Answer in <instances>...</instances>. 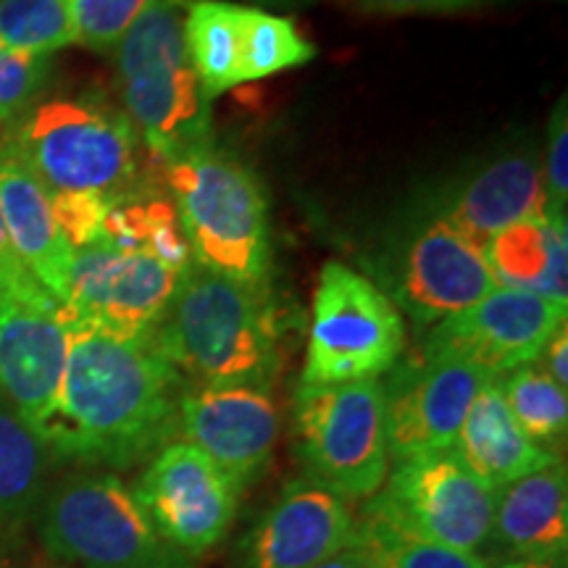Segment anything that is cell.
<instances>
[{
    "label": "cell",
    "instance_id": "cell-12",
    "mask_svg": "<svg viewBox=\"0 0 568 568\" xmlns=\"http://www.w3.org/2000/svg\"><path fill=\"white\" fill-rule=\"evenodd\" d=\"M564 324L566 305L535 293L495 287L464 314L432 326L418 351L464 361L487 376H503L535 364Z\"/></svg>",
    "mask_w": 568,
    "mask_h": 568
},
{
    "label": "cell",
    "instance_id": "cell-21",
    "mask_svg": "<svg viewBox=\"0 0 568 568\" xmlns=\"http://www.w3.org/2000/svg\"><path fill=\"white\" fill-rule=\"evenodd\" d=\"M493 535L514 558L550 564L564 560L568 550V485L560 460L497 489Z\"/></svg>",
    "mask_w": 568,
    "mask_h": 568
},
{
    "label": "cell",
    "instance_id": "cell-19",
    "mask_svg": "<svg viewBox=\"0 0 568 568\" xmlns=\"http://www.w3.org/2000/svg\"><path fill=\"white\" fill-rule=\"evenodd\" d=\"M548 213V193L539 161L531 153H510L466 182L450 205L445 222L479 251L508 226L542 219Z\"/></svg>",
    "mask_w": 568,
    "mask_h": 568
},
{
    "label": "cell",
    "instance_id": "cell-10",
    "mask_svg": "<svg viewBox=\"0 0 568 568\" xmlns=\"http://www.w3.org/2000/svg\"><path fill=\"white\" fill-rule=\"evenodd\" d=\"M132 493L159 535L187 558L230 535L240 503L232 479L190 443L161 447Z\"/></svg>",
    "mask_w": 568,
    "mask_h": 568
},
{
    "label": "cell",
    "instance_id": "cell-16",
    "mask_svg": "<svg viewBox=\"0 0 568 568\" xmlns=\"http://www.w3.org/2000/svg\"><path fill=\"white\" fill-rule=\"evenodd\" d=\"M495 287L485 251L468 243L445 219H435L410 240L403 255L395 305L426 329L464 314Z\"/></svg>",
    "mask_w": 568,
    "mask_h": 568
},
{
    "label": "cell",
    "instance_id": "cell-3",
    "mask_svg": "<svg viewBox=\"0 0 568 568\" xmlns=\"http://www.w3.org/2000/svg\"><path fill=\"white\" fill-rule=\"evenodd\" d=\"M124 113L153 159L211 145V101L184 48V0H148L116 45Z\"/></svg>",
    "mask_w": 568,
    "mask_h": 568
},
{
    "label": "cell",
    "instance_id": "cell-26",
    "mask_svg": "<svg viewBox=\"0 0 568 568\" xmlns=\"http://www.w3.org/2000/svg\"><path fill=\"white\" fill-rule=\"evenodd\" d=\"M316 59V45L290 17L243 6V82L266 80Z\"/></svg>",
    "mask_w": 568,
    "mask_h": 568
},
{
    "label": "cell",
    "instance_id": "cell-38",
    "mask_svg": "<svg viewBox=\"0 0 568 568\" xmlns=\"http://www.w3.org/2000/svg\"><path fill=\"white\" fill-rule=\"evenodd\" d=\"M500 568H558V564H550V560H535V558H510Z\"/></svg>",
    "mask_w": 568,
    "mask_h": 568
},
{
    "label": "cell",
    "instance_id": "cell-7",
    "mask_svg": "<svg viewBox=\"0 0 568 568\" xmlns=\"http://www.w3.org/2000/svg\"><path fill=\"white\" fill-rule=\"evenodd\" d=\"M295 445L308 477L345 500H368L389 474L385 395L379 379L297 385Z\"/></svg>",
    "mask_w": 568,
    "mask_h": 568
},
{
    "label": "cell",
    "instance_id": "cell-8",
    "mask_svg": "<svg viewBox=\"0 0 568 568\" xmlns=\"http://www.w3.org/2000/svg\"><path fill=\"white\" fill-rule=\"evenodd\" d=\"M406 322L389 295L355 268L326 261L311 308L301 385L379 379L403 358Z\"/></svg>",
    "mask_w": 568,
    "mask_h": 568
},
{
    "label": "cell",
    "instance_id": "cell-25",
    "mask_svg": "<svg viewBox=\"0 0 568 568\" xmlns=\"http://www.w3.org/2000/svg\"><path fill=\"white\" fill-rule=\"evenodd\" d=\"M353 548L364 556L368 568H489L479 552L426 542L368 510H361V518H355Z\"/></svg>",
    "mask_w": 568,
    "mask_h": 568
},
{
    "label": "cell",
    "instance_id": "cell-34",
    "mask_svg": "<svg viewBox=\"0 0 568 568\" xmlns=\"http://www.w3.org/2000/svg\"><path fill=\"white\" fill-rule=\"evenodd\" d=\"M0 293L24 297L34 303H59L42 284L30 274V268L19 261L17 251L11 247L9 234H6L3 219H0Z\"/></svg>",
    "mask_w": 568,
    "mask_h": 568
},
{
    "label": "cell",
    "instance_id": "cell-20",
    "mask_svg": "<svg viewBox=\"0 0 568 568\" xmlns=\"http://www.w3.org/2000/svg\"><path fill=\"white\" fill-rule=\"evenodd\" d=\"M453 450L493 493L558 460L550 447L537 445L516 424L503 395L500 376H489L481 385L460 424Z\"/></svg>",
    "mask_w": 568,
    "mask_h": 568
},
{
    "label": "cell",
    "instance_id": "cell-28",
    "mask_svg": "<svg viewBox=\"0 0 568 568\" xmlns=\"http://www.w3.org/2000/svg\"><path fill=\"white\" fill-rule=\"evenodd\" d=\"M77 42L67 0H0V48L51 55Z\"/></svg>",
    "mask_w": 568,
    "mask_h": 568
},
{
    "label": "cell",
    "instance_id": "cell-18",
    "mask_svg": "<svg viewBox=\"0 0 568 568\" xmlns=\"http://www.w3.org/2000/svg\"><path fill=\"white\" fill-rule=\"evenodd\" d=\"M0 219L21 264L63 305L74 251L55 224L48 190L9 142H0Z\"/></svg>",
    "mask_w": 568,
    "mask_h": 568
},
{
    "label": "cell",
    "instance_id": "cell-13",
    "mask_svg": "<svg viewBox=\"0 0 568 568\" xmlns=\"http://www.w3.org/2000/svg\"><path fill=\"white\" fill-rule=\"evenodd\" d=\"M489 379L456 358L418 351L400 358L382 382L389 458L450 450L474 397Z\"/></svg>",
    "mask_w": 568,
    "mask_h": 568
},
{
    "label": "cell",
    "instance_id": "cell-1",
    "mask_svg": "<svg viewBox=\"0 0 568 568\" xmlns=\"http://www.w3.org/2000/svg\"><path fill=\"white\" fill-rule=\"evenodd\" d=\"M187 382L151 335L122 337L69 324V353L38 437L55 458L126 468L180 435Z\"/></svg>",
    "mask_w": 568,
    "mask_h": 568
},
{
    "label": "cell",
    "instance_id": "cell-30",
    "mask_svg": "<svg viewBox=\"0 0 568 568\" xmlns=\"http://www.w3.org/2000/svg\"><path fill=\"white\" fill-rule=\"evenodd\" d=\"M48 69L51 63L45 55L0 48V119L3 122L32 103V98L48 80Z\"/></svg>",
    "mask_w": 568,
    "mask_h": 568
},
{
    "label": "cell",
    "instance_id": "cell-15",
    "mask_svg": "<svg viewBox=\"0 0 568 568\" xmlns=\"http://www.w3.org/2000/svg\"><path fill=\"white\" fill-rule=\"evenodd\" d=\"M353 539L355 516L345 497L301 477L282 487L247 531L237 568H316Z\"/></svg>",
    "mask_w": 568,
    "mask_h": 568
},
{
    "label": "cell",
    "instance_id": "cell-39",
    "mask_svg": "<svg viewBox=\"0 0 568 568\" xmlns=\"http://www.w3.org/2000/svg\"><path fill=\"white\" fill-rule=\"evenodd\" d=\"M268 3H284V0H268Z\"/></svg>",
    "mask_w": 568,
    "mask_h": 568
},
{
    "label": "cell",
    "instance_id": "cell-2",
    "mask_svg": "<svg viewBox=\"0 0 568 568\" xmlns=\"http://www.w3.org/2000/svg\"><path fill=\"white\" fill-rule=\"evenodd\" d=\"M187 387H268L280 368V318L264 287L234 282L195 261L153 329Z\"/></svg>",
    "mask_w": 568,
    "mask_h": 568
},
{
    "label": "cell",
    "instance_id": "cell-23",
    "mask_svg": "<svg viewBox=\"0 0 568 568\" xmlns=\"http://www.w3.org/2000/svg\"><path fill=\"white\" fill-rule=\"evenodd\" d=\"M51 453L38 432L0 395V550L17 539L45 493Z\"/></svg>",
    "mask_w": 568,
    "mask_h": 568
},
{
    "label": "cell",
    "instance_id": "cell-6",
    "mask_svg": "<svg viewBox=\"0 0 568 568\" xmlns=\"http://www.w3.org/2000/svg\"><path fill=\"white\" fill-rule=\"evenodd\" d=\"M42 548L80 568H190L113 474L71 477L40 510Z\"/></svg>",
    "mask_w": 568,
    "mask_h": 568
},
{
    "label": "cell",
    "instance_id": "cell-9",
    "mask_svg": "<svg viewBox=\"0 0 568 568\" xmlns=\"http://www.w3.org/2000/svg\"><path fill=\"white\" fill-rule=\"evenodd\" d=\"M364 510L426 542L477 552L493 537L495 493L460 464L450 447L395 460Z\"/></svg>",
    "mask_w": 568,
    "mask_h": 568
},
{
    "label": "cell",
    "instance_id": "cell-14",
    "mask_svg": "<svg viewBox=\"0 0 568 568\" xmlns=\"http://www.w3.org/2000/svg\"><path fill=\"white\" fill-rule=\"evenodd\" d=\"M180 435L213 460L240 495L266 474L280 443V408L268 387H187Z\"/></svg>",
    "mask_w": 568,
    "mask_h": 568
},
{
    "label": "cell",
    "instance_id": "cell-33",
    "mask_svg": "<svg viewBox=\"0 0 568 568\" xmlns=\"http://www.w3.org/2000/svg\"><path fill=\"white\" fill-rule=\"evenodd\" d=\"M545 193L548 213H566L568 201V116L566 101L552 111L548 130V161H545Z\"/></svg>",
    "mask_w": 568,
    "mask_h": 568
},
{
    "label": "cell",
    "instance_id": "cell-35",
    "mask_svg": "<svg viewBox=\"0 0 568 568\" xmlns=\"http://www.w3.org/2000/svg\"><path fill=\"white\" fill-rule=\"evenodd\" d=\"M353 3L379 13H453L479 6L481 0H353Z\"/></svg>",
    "mask_w": 568,
    "mask_h": 568
},
{
    "label": "cell",
    "instance_id": "cell-29",
    "mask_svg": "<svg viewBox=\"0 0 568 568\" xmlns=\"http://www.w3.org/2000/svg\"><path fill=\"white\" fill-rule=\"evenodd\" d=\"M77 42L92 51L116 48L148 0H67Z\"/></svg>",
    "mask_w": 568,
    "mask_h": 568
},
{
    "label": "cell",
    "instance_id": "cell-31",
    "mask_svg": "<svg viewBox=\"0 0 568 568\" xmlns=\"http://www.w3.org/2000/svg\"><path fill=\"white\" fill-rule=\"evenodd\" d=\"M113 201L101 195L88 193H59L51 195L55 224L67 240L71 251H82V247L98 245L101 240V226L105 211Z\"/></svg>",
    "mask_w": 568,
    "mask_h": 568
},
{
    "label": "cell",
    "instance_id": "cell-36",
    "mask_svg": "<svg viewBox=\"0 0 568 568\" xmlns=\"http://www.w3.org/2000/svg\"><path fill=\"white\" fill-rule=\"evenodd\" d=\"M542 355H545V372H548L552 382H558V385L566 389V385H568V329H566V324L550 337V343L545 345Z\"/></svg>",
    "mask_w": 568,
    "mask_h": 568
},
{
    "label": "cell",
    "instance_id": "cell-22",
    "mask_svg": "<svg viewBox=\"0 0 568 568\" xmlns=\"http://www.w3.org/2000/svg\"><path fill=\"white\" fill-rule=\"evenodd\" d=\"M485 258L500 287L568 305L566 213H545L542 219L508 226L489 240Z\"/></svg>",
    "mask_w": 568,
    "mask_h": 568
},
{
    "label": "cell",
    "instance_id": "cell-27",
    "mask_svg": "<svg viewBox=\"0 0 568 568\" xmlns=\"http://www.w3.org/2000/svg\"><path fill=\"white\" fill-rule=\"evenodd\" d=\"M500 387L510 414L529 439L542 447L564 439L568 426V397L566 389L552 382L545 368L531 364L514 368L500 376Z\"/></svg>",
    "mask_w": 568,
    "mask_h": 568
},
{
    "label": "cell",
    "instance_id": "cell-5",
    "mask_svg": "<svg viewBox=\"0 0 568 568\" xmlns=\"http://www.w3.org/2000/svg\"><path fill=\"white\" fill-rule=\"evenodd\" d=\"M48 195L88 193L116 201L134 193L138 130L98 98L40 103L9 140Z\"/></svg>",
    "mask_w": 568,
    "mask_h": 568
},
{
    "label": "cell",
    "instance_id": "cell-4",
    "mask_svg": "<svg viewBox=\"0 0 568 568\" xmlns=\"http://www.w3.org/2000/svg\"><path fill=\"white\" fill-rule=\"evenodd\" d=\"M166 184L195 264L264 287L272 268V240L258 176L211 142L166 163Z\"/></svg>",
    "mask_w": 568,
    "mask_h": 568
},
{
    "label": "cell",
    "instance_id": "cell-37",
    "mask_svg": "<svg viewBox=\"0 0 568 568\" xmlns=\"http://www.w3.org/2000/svg\"><path fill=\"white\" fill-rule=\"evenodd\" d=\"M316 568H368V564L364 560V556H361V552L351 545V548L337 552L335 558L324 560V564L316 566Z\"/></svg>",
    "mask_w": 568,
    "mask_h": 568
},
{
    "label": "cell",
    "instance_id": "cell-32",
    "mask_svg": "<svg viewBox=\"0 0 568 568\" xmlns=\"http://www.w3.org/2000/svg\"><path fill=\"white\" fill-rule=\"evenodd\" d=\"M148 209V253L172 266L174 272H184L193 264L187 237H184L180 213L169 197H151L145 201Z\"/></svg>",
    "mask_w": 568,
    "mask_h": 568
},
{
    "label": "cell",
    "instance_id": "cell-17",
    "mask_svg": "<svg viewBox=\"0 0 568 568\" xmlns=\"http://www.w3.org/2000/svg\"><path fill=\"white\" fill-rule=\"evenodd\" d=\"M69 353L61 303L0 293V395L38 429L59 395Z\"/></svg>",
    "mask_w": 568,
    "mask_h": 568
},
{
    "label": "cell",
    "instance_id": "cell-11",
    "mask_svg": "<svg viewBox=\"0 0 568 568\" xmlns=\"http://www.w3.org/2000/svg\"><path fill=\"white\" fill-rule=\"evenodd\" d=\"M180 276L151 253L82 247L71 255L63 322L90 324L122 337L151 335L172 303Z\"/></svg>",
    "mask_w": 568,
    "mask_h": 568
},
{
    "label": "cell",
    "instance_id": "cell-24",
    "mask_svg": "<svg viewBox=\"0 0 568 568\" xmlns=\"http://www.w3.org/2000/svg\"><path fill=\"white\" fill-rule=\"evenodd\" d=\"M184 48L209 101L243 84V6L184 0Z\"/></svg>",
    "mask_w": 568,
    "mask_h": 568
}]
</instances>
